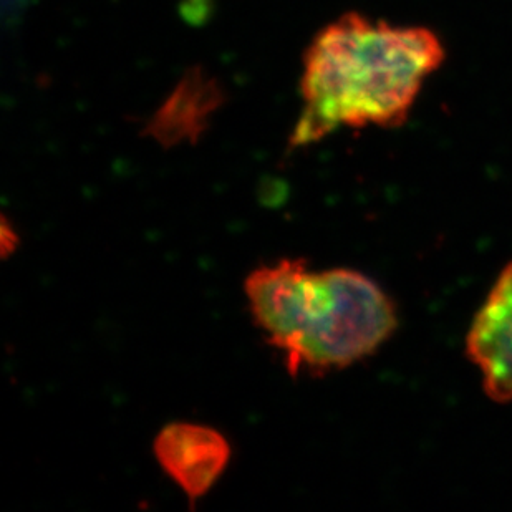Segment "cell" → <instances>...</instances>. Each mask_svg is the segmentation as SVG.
<instances>
[{"instance_id": "1", "label": "cell", "mask_w": 512, "mask_h": 512, "mask_svg": "<svg viewBox=\"0 0 512 512\" xmlns=\"http://www.w3.org/2000/svg\"><path fill=\"white\" fill-rule=\"evenodd\" d=\"M440 37L426 27H395L348 12L315 35L300 78L302 112L289 148L324 140L340 126L395 128L445 62Z\"/></svg>"}, {"instance_id": "2", "label": "cell", "mask_w": 512, "mask_h": 512, "mask_svg": "<svg viewBox=\"0 0 512 512\" xmlns=\"http://www.w3.org/2000/svg\"><path fill=\"white\" fill-rule=\"evenodd\" d=\"M244 294L257 329L294 377L362 362L398 327L393 300L352 269L312 271L304 259H281L252 271Z\"/></svg>"}, {"instance_id": "3", "label": "cell", "mask_w": 512, "mask_h": 512, "mask_svg": "<svg viewBox=\"0 0 512 512\" xmlns=\"http://www.w3.org/2000/svg\"><path fill=\"white\" fill-rule=\"evenodd\" d=\"M153 453L191 504L214 488L231 461L229 441L214 428L196 423L165 426L155 438Z\"/></svg>"}, {"instance_id": "4", "label": "cell", "mask_w": 512, "mask_h": 512, "mask_svg": "<svg viewBox=\"0 0 512 512\" xmlns=\"http://www.w3.org/2000/svg\"><path fill=\"white\" fill-rule=\"evenodd\" d=\"M466 352L496 401H512V264L504 269L469 330Z\"/></svg>"}, {"instance_id": "5", "label": "cell", "mask_w": 512, "mask_h": 512, "mask_svg": "<svg viewBox=\"0 0 512 512\" xmlns=\"http://www.w3.org/2000/svg\"><path fill=\"white\" fill-rule=\"evenodd\" d=\"M226 102V90L203 67L188 68L145 125L148 138L163 148L196 145Z\"/></svg>"}]
</instances>
